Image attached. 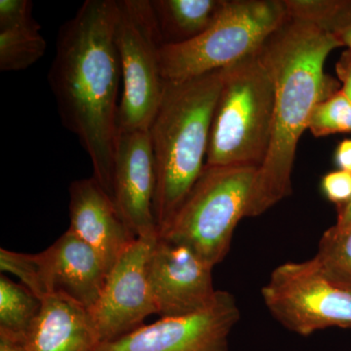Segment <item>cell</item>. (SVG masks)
Instances as JSON below:
<instances>
[{
  "instance_id": "3957f363",
  "label": "cell",
  "mask_w": 351,
  "mask_h": 351,
  "mask_svg": "<svg viewBox=\"0 0 351 351\" xmlns=\"http://www.w3.org/2000/svg\"><path fill=\"white\" fill-rule=\"evenodd\" d=\"M225 69L184 82H165L149 129L156 164L154 215L158 233L169 223L206 165L212 119Z\"/></svg>"
},
{
  "instance_id": "ffe728a7",
  "label": "cell",
  "mask_w": 351,
  "mask_h": 351,
  "mask_svg": "<svg viewBox=\"0 0 351 351\" xmlns=\"http://www.w3.org/2000/svg\"><path fill=\"white\" fill-rule=\"evenodd\" d=\"M313 258L330 278L351 291V230L339 232L331 226L321 237Z\"/></svg>"
},
{
  "instance_id": "cb8c5ba5",
  "label": "cell",
  "mask_w": 351,
  "mask_h": 351,
  "mask_svg": "<svg viewBox=\"0 0 351 351\" xmlns=\"http://www.w3.org/2000/svg\"><path fill=\"white\" fill-rule=\"evenodd\" d=\"M336 73L341 83V92L351 101V50L341 53L336 64Z\"/></svg>"
},
{
  "instance_id": "d4e9b609",
  "label": "cell",
  "mask_w": 351,
  "mask_h": 351,
  "mask_svg": "<svg viewBox=\"0 0 351 351\" xmlns=\"http://www.w3.org/2000/svg\"><path fill=\"white\" fill-rule=\"evenodd\" d=\"M334 160L339 170L351 173V138L339 143L335 151Z\"/></svg>"
},
{
  "instance_id": "4fadbf2b",
  "label": "cell",
  "mask_w": 351,
  "mask_h": 351,
  "mask_svg": "<svg viewBox=\"0 0 351 351\" xmlns=\"http://www.w3.org/2000/svg\"><path fill=\"white\" fill-rule=\"evenodd\" d=\"M69 191V230L100 255L110 272L137 237L112 196L94 177L71 182Z\"/></svg>"
},
{
  "instance_id": "d6986e66",
  "label": "cell",
  "mask_w": 351,
  "mask_h": 351,
  "mask_svg": "<svg viewBox=\"0 0 351 351\" xmlns=\"http://www.w3.org/2000/svg\"><path fill=\"white\" fill-rule=\"evenodd\" d=\"M289 16L319 25L351 50V0H286Z\"/></svg>"
},
{
  "instance_id": "603a6c76",
  "label": "cell",
  "mask_w": 351,
  "mask_h": 351,
  "mask_svg": "<svg viewBox=\"0 0 351 351\" xmlns=\"http://www.w3.org/2000/svg\"><path fill=\"white\" fill-rule=\"evenodd\" d=\"M321 191L330 202L341 208L351 199V173L335 170L323 176Z\"/></svg>"
},
{
  "instance_id": "277c9868",
  "label": "cell",
  "mask_w": 351,
  "mask_h": 351,
  "mask_svg": "<svg viewBox=\"0 0 351 351\" xmlns=\"http://www.w3.org/2000/svg\"><path fill=\"white\" fill-rule=\"evenodd\" d=\"M274 101V80L260 51L225 69L212 119L207 165L258 169L271 137Z\"/></svg>"
},
{
  "instance_id": "ac0fdd59",
  "label": "cell",
  "mask_w": 351,
  "mask_h": 351,
  "mask_svg": "<svg viewBox=\"0 0 351 351\" xmlns=\"http://www.w3.org/2000/svg\"><path fill=\"white\" fill-rule=\"evenodd\" d=\"M43 302L23 284L0 276V337L25 343L43 311Z\"/></svg>"
},
{
  "instance_id": "5b68a950",
  "label": "cell",
  "mask_w": 351,
  "mask_h": 351,
  "mask_svg": "<svg viewBox=\"0 0 351 351\" xmlns=\"http://www.w3.org/2000/svg\"><path fill=\"white\" fill-rule=\"evenodd\" d=\"M287 18L284 0H226L218 19L199 36L162 46L164 82H184L239 63L258 53Z\"/></svg>"
},
{
  "instance_id": "7c38bea8",
  "label": "cell",
  "mask_w": 351,
  "mask_h": 351,
  "mask_svg": "<svg viewBox=\"0 0 351 351\" xmlns=\"http://www.w3.org/2000/svg\"><path fill=\"white\" fill-rule=\"evenodd\" d=\"M156 164L149 131L117 133L112 198L137 239L158 237L154 215Z\"/></svg>"
},
{
  "instance_id": "8992f818",
  "label": "cell",
  "mask_w": 351,
  "mask_h": 351,
  "mask_svg": "<svg viewBox=\"0 0 351 351\" xmlns=\"http://www.w3.org/2000/svg\"><path fill=\"white\" fill-rule=\"evenodd\" d=\"M257 171L251 166L206 164L158 237L184 245L216 267L230 252L239 221L246 218Z\"/></svg>"
},
{
  "instance_id": "2e32d148",
  "label": "cell",
  "mask_w": 351,
  "mask_h": 351,
  "mask_svg": "<svg viewBox=\"0 0 351 351\" xmlns=\"http://www.w3.org/2000/svg\"><path fill=\"white\" fill-rule=\"evenodd\" d=\"M32 11L29 0H0V71H24L45 54L47 43Z\"/></svg>"
},
{
  "instance_id": "e0dca14e",
  "label": "cell",
  "mask_w": 351,
  "mask_h": 351,
  "mask_svg": "<svg viewBox=\"0 0 351 351\" xmlns=\"http://www.w3.org/2000/svg\"><path fill=\"white\" fill-rule=\"evenodd\" d=\"M226 0H151L163 45L197 38L216 22Z\"/></svg>"
},
{
  "instance_id": "30bf717a",
  "label": "cell",
  "mask_w": 351,
  "mask_h": 351,
  "mask_svg": "<svg viewBox=\"0 0 351 351\" xmlns=\"http://www.w3.org/2000/svg\"><path fill=\"white\" fill-rule=\"evenodd\" d=\"M157 239H136L108 272L98 301L88 311L101 343L135 331L156 314L149 263Z\"/></svg>"
},
{
  "instance_id": "44dd1931",
  "label": "cell",
  "mask_w": 351,
  "mask_h": 351,
  "mask_svg": "<svg viewBox=\"0 0 351 351\" xmlns=\"http://www.w3.org/2000/svg\"><path fill=\"white\" fill-rule=\"evenodd\" d=\"M316 138L351 133V101L339 89L316 105L308 123Z\"/></svg>"
},
{
  "instance_id": "4316f807",
  "label": "cell",
  "mask_w": 351,
  "mask_h": 351,
  "mask_svg": "<svg viewBox=\"0 0 351 351\" xmlns=\"http://www.w3.org/2000/svg\"><path fill=\"white\" fill-rule=\"evenodd\" d=\"M0 351H27L24 343L0 337Z\"/></svg>"
},
{
  "instance_id": "7402d4cb",
  "label": "cell",
  "mask_w": 351,
  "mask_h": 351,
  "mask_svg": "<svg viewBox=\"0 0 351 351\" xmlns=\"http://www.w3.org/2000/svg\"><path fill=\"white\" fill-rule=\"evenodd\" d=\"M0 269L2 272H9L17 276L21 284L29 289L41 301L47 299L38 254L18 253L1 248Z\"/></svg>"
},
{
  "instance_id": "8fae6325",
  "label": "cell",
  "mask_w": 351,
  "mask_h": 351,
  "mask_svg": "<svg viewBox=\"0 0 351 351\" xmlns=\"http://www.w3.org/2000/svg\"><path fill=\"white\" fill-rule=\"evenodd\" d=\"M214 267L184 245L158 237L149 263L156 314L160 318L197 313L213 302Z\"/></svg>"
},
{
  "instance_id": "9a60e30c",
  "label": "cell",
  "mask_w": 351,
  "mask_h": 351,
  "mask_svg": "<svg viewBox=\"0 0 351 351\" xmlns=\"http://www.w3.org/2000/svg\"><path fill=\"white\" fill-rule=\"evenodd\" d=\"M100 345L87 309L64 295L44 300L24 343L27 351H97Z\"/></svg>"
},
{
  "instance_id": "7a4b0ae2",
  "label": "cell",
  "mask_w": 351,
  "mask_h": 351,
  "mask_svg": "<svg viewBox=\"0 0 351 351\" xmlns=\"http://www.w3.org/2000/svg\"><path fill=\"white\" fill-rule=\"evenodd\" d=\"M338 39L319 25L288 16L260 50L274 85L271 137L257 171L246 218L261 216L292 193L298 143L318 103L341 88L324 71Z\"/></svg>"
},
{
  "instance_id": "5bb4252c",
  "label": "cell",
  "mask_w": 351,
  "mask_h": 351,
  "mask_svg": "<svg viewBox=\"0 0 351 351\" xmlns=\"http://www.w3.org/2000/svg\"><path fill=\"white\" fill-rule=\"evenodd\" d=\"M38 255L47 298L64 295L89 311L108 274L100 255L71 230Z\"/></svg>"
},
{
  "instance_id": "9c48e42d",
  "label": "cell",
  "mask_w": 351,
  "mask_h": 351,
  "mask_svg": "<svg viewBox=\"0 0 351 351\" xmlns=\"http://www.w3.org/2000/svg\"><path fill=\"white\" fill-rule=\"evenodd\" d=\"M240 317L234 295L218 290L213 302L197 313L160 318L101 343L97 351H228V337Z\"/></svg>"
},
{
  "instance_id": "52a82bcc",
  "label": "cell",
  "mask_w": 351,
  "mask_h": 351,
  "mask_svg": "<svg viewBox=\"0 0 351 351\" xmlns=\"http://www.w3.org/2000/svg\"><path fill=\"white\" fill-rule=\"evenodd\" d=\"M115 41L122 84L117 129L149 131L165 88L160 69L163 43L151 0H117Z\"/></svg>"
},
{
  "instance_id": "6da1fadb",
  "label": "cell",
  "mask_w": 351,
  "mask_h": 351,
  "mask_svg": "<svg viewBox=\"0 0 351 351\" xmlns=\"http://www.w3.org/2000/svg\"><path fill=\"white\" fill-rule=\"evenodd\" d=\"M117 0H86L60 27L48 83L58 114L89 156L93 177L112 197L121 69Z\"/></svg>"
},
{
  "instance_id": "484cf974",
  "label": "cell",
  "mask_w": 351,
  "mask_h": 351,
  "mask_svg": "<svg viewBox=\"0 0 351 351\" xmlns=\"http://www.w3.org/2000/svg\"><path fill=\"white\" fill-rule=\"evenodd\" d=\"M332 228L339 232L351 230V199L343 207L338 208V218Z\"/></svg>"
},
{
  "instance_id": "ba28073f",
  "label": "cell",
  "mask_w": 351,
  "mask_h": 351,
  "mask_svg": "<svg viewBox=\"0 0 351 351\" xmlns=\"http://www.w3.org/2000/svg\"><path fill=\"white\" fill-rule=\"evenodd\" d=\"M262 297L274 319L301 336L332 327L351 329V291L330 278L314 258L278 265Z\"/></svg>"
}]
</instances>
